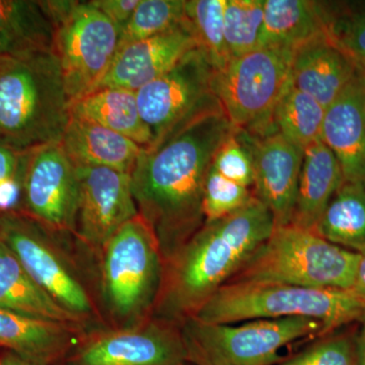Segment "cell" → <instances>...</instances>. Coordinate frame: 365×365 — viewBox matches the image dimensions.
<instances>
[{
	"instance_id": "5b68a950",
	"label": "cell",
	"mask_w": 365,
	"mask_h": 365,
	"mask_svg": "<svg viewBox=\"0 0 365 365\" xmlns=\"http://www.w3.org/2000/svg\"><path fill=\"white\" fill-rule=\"evenodd\" d=\"M360 257L311 230L280 225L228 283L351 290Z\"/></svg>"
},
{
	"instance_id": "603a6c76",
	"label": "cell",
	"mask_w": 365,
	"mask_h": 365,
	"mask_svg": "<svg viewBox=\"0 0 365 365\" xmlns=\"http://www.w3.org/2000/svg\"><path fill=\"white\" fill-rule=\"evenodd\" d=\"M328 34L326 2L264 0L261 47L297 49Z\"/></svg>"
},
{
	"instance_id": "ba28073f",
	"label": "cell",
	"mask_w": 365,
	"mask_h": 365,
	"mask_svg": "<svg viewBox=\"0 0 365 365\" xmlns=\"http://www.w3.org/2000/svg\"><path fill=\"white\" fill-rule=\"evenodd\" d=\"M102 249V292L110 313L121 321L153 314L162 284L163 258L150 225L138 215Z\"/></svg>"
},
{
	"instance_id": "8d00e7d4",
	"label": "cell",
	"mask_w": 365,
	"mask_h": 365,
	"mask_svg": "<svg viewBox=\"0 0 365 365\" xmlns=\"http://www.w3.org/2000/svg\"><path fill=\"white\" fill-rule=\"evenodd\" d=\"M351 290L359 299L365 302V254L360 257Z\"/></svg>"
},
{
	"instance_id": "7a4b0ae2",
	"label": "cell",
	"mask_w": 365,
	"mask_h": 365,
	"mask_svg": "<svg viewBox=\"0 0 365 365\" xmlns=\"http://www.w3.org/2000/svg\"><path fill=\"white\" fill-rule=\"evenodd\" d=\"M275 227L256 196L232 215L202 227L163 261L153 318L181 325L227 285Z\"/></svg>"
},
{
	"instance_id": "836d02e7",
	"label": "cell",
	"mask_w": 365,
	"mask_h": 365,
	"mask_svg": "<svg viewBox=\"0 0 365 365\" xmlns=\"http://www.w3.org/2000/svg\"><path fill=\"white\" fill-rule=\"evenodd\" d=\"M211 168L225 179L247 188L253 189V158L249 146L245 143L237 129L235 128L218 148L211 163Z\"/></svg>"
},
{
	"instance_id": "3957f363",
	"label": "cell",
	"mask_w": 365,
	"mask_h": 365,
	"mask_svg": "<svg viewBox=\"0 0 365 365\" xmlns=\"http://www.w3.org/2000/svg\"><path fill=\"white\" fill-rule=\"evenodd\" d=\"M69 118L54 50L0 57V143L30 151L60 143Z\"/></svg>"
},
{
	"instance_id": "4316f807",
	"label": "cell",
	"mask_w": 365,
	"mask_h": 365,
	"mask_svg": "<svg viewBox=\"0 0 365 365\" xmlns=\"http://www.w3.org/2000/svg\"><path fill=\"white\" fill-rule=\"evenodd\" d=\"M325 113L323 106L289 81L274 108L272 124L276 132L304 150L321 140Z\"/></svg>"
},
{
	"instance_id": "ffe728a7",
	"label": "cell",
	"mask_w": 365,
	"mask_h": 365,
	"mask_svg": "<svg viewBox=\"0 0 365 365\" xmlns=\"http://www.w3.org/2000/svg\"><path fill=\"white\" fill-rule=\"evenodd\" d=\"M62 148L76 167H100L131 174L145 148L90 120L71 116Z\"/></svg>"
},
{
	"instance_id": "277c9868",
	"label": "cell",
	"mask_w": 365,
	"mask_h": 365,
	"mask_svg": "<svg viewBox=\"0 0 365 365\" xmlns=\"http://www.w3.org/2000/svg\"><path fill=\"white\" fill-rule=\"evenodd\" d=\"M193 318L216 324L309 318L321 322L332 333L364 321L365 302L352 290L228 283Z\"/></svg>"
},
{
	"instance_id": "2e32d148",
	"label": "cell",
	"mask_w": 365,
	"mask_h": 365,
	"mask_svg": "<svg viewBox=\"0 0 365 365\" xmlns=\"http://www.w3.org/2000/svg\"><path fill=\"white\" fill-rule=\"evenodd\" d=\"M196 48V41L185 20L182 25L168 32L119 49L109 71L95 90L118 88L136 93L169 71Z\"/></svg>"
},
{
	"instance_id": "484cf974",
	"label": "cell",
	"mask_w": 365,
	"mask_h": 365,
	"mask_svg": "<svg viewBox=\"0 0 365 365\" xmlns=\"http://www.w3.org/2000/svg\"><path fill=\"white\" fill-rule=\"evenodd\" d=\"M313 232L341 248L365 254V186L343 182Z\"/></svg>"
},
{
	"instance_id": "cb8c5ba5",
	"label": "cell",
	"mask_w": 365,
	"mask_h": 365,
	"mask_svg": "<svg viewBox=\"0 0 365 365\" xmlns=\"http://www.w3.org/2000/svg\"><path fill=\"white\" fill-rule=\"evenodd\" d=\"M69 114L117 132L143 148L153 143V133L139 113L135 91L98 88L71 103Z\"/></svg>"
},
{
	"instance_id": "d6986e66",
	"label": "cell",
	"mask_w": 365,
	"mask_h": 365,
	"mask_svg": "<svg viewBox=\"0 0 365 365\" xmlns=\"http://www.w3.org/2000/svg\"><path fill=\"white\" fill-rule=\"evenodd\" d=\"M79 332L78 326L0 309V347L33 364L50 365L62 359Z\"/></svg>"
},
{
	"instance_id": "7402d4cb",
	"label": "cell",
	"mask_w": 365,
	"mask_h": 365,
	"mask_svg": "<svg viewBox=\"0 0 365 365\" xmlns=\"http://www.w3.org/2000/svg\"><path fill=\"white\" fill-rule=\"evenodd\" d=\"M0 309L32 318L81 327L85 319L58 304L29 275L0 241Z\"/></svg>"
},
{
	"instance_id": "9c48e42d",
	"label": "cell",
	"mask_w": 365,
	"mask_h": 365,
	"mask_svg": "<svg viewBox=\"0 0 365 365\" xmlns=\"http://www.w3.org/2000/svg\"><path fill=\"white\" fill-rule=\"evenodd\" d=\"M294 54L290 48L261 47L215 71L213 93L234 128L251 135L275 131L273 110L289 83Z\"/></svg>"
},
{
	"instance_id": "f546056e",
	"label": "cell",
	"mask_w": 365,
	"mask_h": 365,
	"mask_svg": "<svg viewBox=\"0 0 365 365\" xmlns=\"http://www.w3.org/2000/svg\"><path fill=\"white\" fill-rule=\"evenodd\" d=\"M184 21L185 0H140L121 30L119 49L168 32Z\"/></svg>"
},
{
	"instance_id": "f35d334b",
	"label": "cell",
	"mask_w": 365,
	"mask_h": 365,
	"mask_svg": "<svg viewBox=\"0 0 365 365\" xmlns=\"http://www.w3.org/2000/svg\"><path fill=\"white\" fill-rule=\"evenodd\" d=\"M0 365H38L28 360L21 359L19 355L11 351L1 353L0 354Z\"/></svg>"
},
{
	"instance_id": "8fae6325",
	"label": "cell",
	"mask_w": 365,
	"mask_h": 365,
	"mask_svg": "<svg viewBox=\"0 0 365 365\" xmlns=\"http://www.w3.org/2000/svg\"><path fill=\"white\" fill-rule=\"evenodd\" d=\"M50 232L20 210L0 213V241L48 294L88 319L93 312L90 295L57 251Z\"/></svg>"
},
{
	"instance_id": "9a60e30c",
	"label": "cell",
	"mask_w": 365,
	"mask_h": 365,
	"mask_svg": "<svg viewBox=\"0 0 365 365\" xmlns=\"http://www.w3.org/2000/svg\"><path fill=\"white\" fill-rule=\"evenodd\" d=\"M239 132L253 158L255 196L272 213L275 227L290 225L304 150L276 131L264 135Z\"/></svg>"
},
{
	"instance_id": "d4e9b609",
	"label": "cell",
	"mask_w": 365,
	"mask_h": 365,
	"mask_svg": "<svg viewBox=\"0 0 365 365\" xmlns=\"http://www.w3.org/2000/svg\"><path fill=\"white\" fill-rule=\"evenodd\" d=\"M54 50V26L42 1L0 0V57Z\"/></svg>"
},
{
	"instance_id": "7c38bea8",
	"label": "cell",
	"mask_w": 365,
	"mask_h": 365,
	"mask_svg": "<svg viewBox=\"0 0 365 365\" xmlns=\"http://www.w3.org/2000/svg\"><path fill=\"white\" fill-rule=\"evenodd\" d=\"M78 168L61 143L31 150L20 211L52 232L76 234Z\"/></svg>"
},
{
	"instance_id": "74e56055",
	"label": "cell",
	"mask_w": 365,
	"mask_h": 365,
	"mask_svg": "<svg viewBox=\"0 0 365 365\" xmlns=\"http://www.w3.org/2000/svg\"><path fill=\"white\" fill-rule=\"evenodd\" d=\"M355 348H356L357 365H365V319L359 323V327L357 328Z\"/></svg>"
},
{
	"instance_id": "d590c367",
	"label": "cell",
	"mask_w": 365,
	"mask_h": 365,
	"mask_svg": "<svg viewBox=\"0 0 365 365\" xmlns=\"http://www.w3.org/2000/svg\"><path fill=\"white\" fill-rule=\"evenodd\" d=\"M139 1L140 0H91V4L122 30L130 20Z\"/></svg>"
},
{
	"instance_id": "6da1fadb",
	"label": "cell",
	"mask_w": 365,
	"mask_h": 365,
	"mask_svg": "<svg viewBox=\"0 0 365 365\" xmlns=\"http://www.w3.org/2000/svg\"><path fill=\"white\" fill-rule=\"evenodd\" d=\"M234 126L220 101L144 150L131 173L138 215L157 237L163 261L205 223L204 186L218 148Z\"/></svg>"
},
{
	"instance_id": "ac0fdd59",
	"label": "cell",
	"mask_w": 365,
	"mask_h": 365,
	"mask_svg": "<svg viewBox=\"0 0 365 365\" xmlns=\"http://www.w3.org/2000/svg\"><path fill=\"white\" fill-rule=\"evenodd\" d=\"M359 74L352 60L325 34L294 50L290 83L327 109Z\"/></svg>"
},
{
	"instance_id": "d6a6232c",
	"label": "cell",
	"mask_w": 365,
	"mask_h": 365,
	"mask_svg": "<svg viewBox=\"0 0 365 365\" xmlns=\"http://www.w3.org/2000/svg\"><path fill=\"white\" fill-rule=\"evenodd\" d=\"M254 197L253 189L235 184L210 168L203 192L205 223L216 222L241 210Z\"/></svg>"
},
{
	"instance_id": "8992f818",
	"label": "cell",
	"mask_w": 365,
	"mask_h": 365,
	"mask_svg": "<svg viewBox=\"0 0 365 365\" xmlns=\"http://www.w3.org/2000/svg\"><path fill=\"white\" fill-rule=\"evenodd\" d=\"M181 333L189 364L275 365L288 346L327 335L321 322L309 318L259 319L239 323L182 322Z\"/></svg>"
},
{
	"instance_id": "83f0119b",
	"label": "cell",
	"mask_w": 365,
	"mask_h": 365,
	"mask_svg": "<svg viewBox=\"0 0 365 365\" xmlns=\"http://www.w3.org/2000/svg\"><path fill=\"white\" fill-rule=\"evenodd\" d=\"M225 0H185V20L215 71L232 58L225 43Z\"/></svg>"
},
{
	"instance_id": "e0dca14e",
	"label": "cell",
	"mask_w": 365,
	"mask_h": 365,
	"mask_svg": "<svg viewBox=\"0 0 365 365\" xmlns=\"http://www.w3.org/2000/svg\"><path fill=\"white\" fill-rule=\"evenodd\" d=\"M321 140L337 158L344 181L365 186V78L361 74L327 108Z\"/></svg>"
},
{
	"instance_id": "ab89813d",
	"label": "cell",
	"mask_w": 365,
	"mask_h": 365,
	"mask_svg": "<svg viewBox=\"0 0 365 365\" xmlns=\"http://www.w3.org/2000/svg\"><path fill=\"white\" fill-rule=\"evenodd\" d=\"M184 365H189V362H187V364H184ZM192 365H193V364H192Z\"/></svg>"
},
{
	"instance_id": "5bb4252c",
	"label": "cell",
	"mask_w": 365,
	"mask_h": 365,
	"mask_svg": "<svg viewBox=\"0 0 365 365\" xmlns=\"http://www.w3.org/2000/svg\"><path fill=\"white\" fill-rule=\"evenodd\" d=\"M78 203L76 234L102 249L125 223L138 215L131 174L100 167H76Z\"/></svg>"
},
{
	"instance_id": "f1b7e54d",
	"label": "cell",
	"mask_w": 365,
	"mask_h": 365,
	"mask_svg": "<svg viewBox=\"0 0 365 365\" xmlns=\"http://www.w3.org/2000/svg\"><path fill=\"white\" fill-rule=\"evenodd\" d=\"M264 0H225V37L230 57L261 48Z\"/></svg>"
},
{
	"instance_id": "44dd1931",
	"label": "cell",
	"mask_w": 365,
	"mask_h": 365,
	"mask_svg": "<svg viewBox=\"0 0 365 365\" xmlns=\"http://www.w3.org/2000/svg\"><path fill=\"white\" fill-rule=\"evenodd\" d=\"M343 182L339 163L323 141H316L304 148L290 225L313 232Z\"/></svg>"
},
{
	"instance_id": "30bf717a",
	"label": "cell",
	"mask_w": 365,
	"mask_h": 365,
	"mask_svg": "<svg viewBox=\"0 0 365 365\" xmlns=\"http://www.w3.org/2000/svg\"><path fill=\"white\" fill-rule=\"evenodd\" d=\"M215 71L206 55L196 48L136 91L139 113L153 133L151 145L217 102L212 90Z\"/></svg>"
},
{
	"instance_id": "1f68e13d",
	"label": "cell",
	"mask_w": 365,
	"mask_h": 365,
	"mask_svg": "<svg viewBox=\"0 0 365 365\" xmlns=\"http://www.w3.org/2000/svg\"><path fill=\"white\" fill-rule=\"evenodd\" d=\"M354 325L321 336L294 356L275 365H357Z\"/></svg>"
},
{
	"instance_id": "4dcf8cb0",
	"label": "cell",
	"mask_w": 365,
	"mask_h": 365,
	"mask_svg": "<svg viewBox=\"0 0 365 365\" xmlns=\"http://www.w3.org/2000/svg\"><path fill=\"white\" fill-rule=\"evenodd\" d=\"M328 34L365 78V7L328 4Z\"/></svg>"
},
{
	"instance_id": "e575fe53",
	"label": "cell",
	"mask_w": 365,
	"mask_h": 365,
	"mask_svg": "<svg viewBox=\"0 0 365 365\" xmlns=\"http://www.w3.org/2000/svg\"><path fill=\"white\" fill-rule=\"evenodd\" d=\"M30 151L14 150L0 143V213L21 209Z\"/></svg>"
},
{
	"instance_id": "52a82bcc",
	"label": "cell",
	"mask_w": 365,
	"mask_h": 365,
	"mask_svg": "<svg viewBox=\"0 0 365 365\" xmlns=\"http://www.w3.org/2000/svg\"><path fill=\"white\" fill-rule=\"evenodd\" d=\"M54 26V52L73 101L95 90L119 51L121 30L91 1H42Z\"/></svg>"
},
{
	"instance_id": "4fadbf2b",
	"label": "cell",
	"mask_w": 365,
	"mask_h": 365,
	"mask_svg": "<svg viewBox=\"0 0 365 365\" xmlns=\"http://www.w3.org/2000/svg\"><path fill=\"white\" fill-rule=\"evenodd\" d=\"M181 328L153 318L121 330L98 334L79 345L69 365H184Z\"/></svg>"
}]
</instances>
